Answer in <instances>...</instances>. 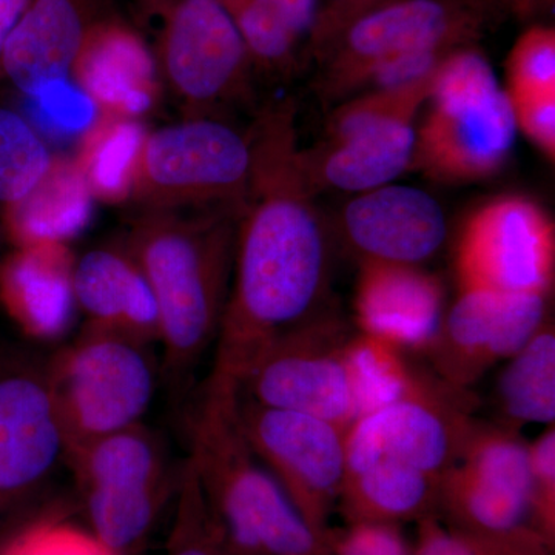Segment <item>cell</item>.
Returning <instances> with one entry per match:
<instances>
[{
	"mask_svg": "<svg viewBox=\"0 0 555 555\" xmlns=\"http://www.w3.org/2000/svg\"><path fill=\"white\" fill-rule=\"evenodd\" d=\"M248 138L250 181L210 374L240 386L272 343L326 309L332 262L294 105L281 102L262 112Z\"/></svg>",
	"mask_w": 555,
	"mask_h": 555,
	"instance_id": "1",
	"label": "cell"
},
{
	"mask_svg": "<svg viewBox=\"0 0 555 555\" xmlns=\"http://www.w3.org/2000/svg\"><path fill=\"white\" fill-rule=\"evenodd\" d=\"M238 210L139 211L126 250L159 309L164 367L181 382L217 341L232 281Z\"/></svg>",
	"mask_w": 555,
	"mask_h": 555,
	"instance_id": "2",
	"label": "cell"
},
{
	"mask_svg": "<svg viewBox=\"0 0 555 555\" xmlns=\"http://www.w3.org/2000/svg\"><path fill=\"white\" fill-rule=\"evenodd\" d=\"M241 386L208 377L192 420L201 488L236 555H328L332 537L313 531L259 462L241 423Z\"/></svg>",
	"mask_w": 555,
	"mask_h": 555,
	"instance_id": "3",
	"label": "cell"
},
{
	"mask_svg": "<svg viewBox=\"0 0 555 555\" xmlns=\"http://www.w3.org/2000/svg\"><path fill=\"white\" fill-rule=\"evenodd\" d=\"M427 102L415 129L411 170L441 184H469L505 169L516 122L506 91L477 43L441 62Z\"/></svg>",
	"mask_w": 555,
	"mask_h": 555,
	"instance_id": "4",
	"label": "cell"
},
{
	"mask_svg": "<svg viewBox=\"0 0 555 555\" xmlns=\"http://www.w3.org/2000/svg\"><path fill=\"white\" fill-rule=\"evenodd\" d=\"M158 21L156 68L184 119H221L250 100L255 65L221 0H138Z\"/></svg>",
	"mask_w": 555,
	"mask_h": 555,
	"instance_id": "5",
	"label": "cell"
},
{
	"mask_svg": "<svg viewBox=\"0 0 555 555\" xmlns=\"http://www.w3.org/2000/svg\"><path fill=\"white\" fill-rule=\"evenodd\" d=\"M145 343L87 324L43 367L65 449L139 425L155 396Z\"/></svg>",
	"mask_w": 555,
	"mask_h": 555,
	"instance_id": "6",
	"label": "cell"
},
{
	"mask_svg": "<svg viewBox=\"0 0 555 555\" xmlns=\"http://www.w3.org/2000/svg\"><path fill=\"white\" fill-rule=\"evenodd\" d=\"M250 171L248 134L222 119H184L145 134L130 199L139 211H241Z\"/></svg>",
	"mask_w": 555,
	"mask_h": 555,
	"instance_id": "7",
	"label": "cell"
},
{
	"mask_svg": "<svg viewBox=\"0 0 555 555\" xmlns=\"http://www.w3.org/2000/svg\"><path fill=\"white\" fill-rule=\"evenodd\" d=\"M502 14L494 0H392L352 22L317 57L321 100H349L375 65L397 54L474 46Z\"/></svg>",
	"mask_w": 555,
	"mask_h": 555,
	"instance_id": "8",
	"label": "cell"
},
{
	"mask_svg": "<svg viewBox=\"0 0 555 555\" xmlns=\"http://www.w3.org/2000/svg\"><path fill=\"white\" fill-rule=\"evenodd\" d=\"M429 78L396 87L363 91L343 101L327 124L326 138L302 150L310 184L361 193L390 184L411 170L415 120L433 90Z\"/></svg>",
	"mask_w": 555,
	"mask_h": 555,
	"instance_id": "9",
	"label": "cell"
},
{
	"mask_svg": "<svg viewBox=\"0 0 555 555\" xmlns=\"http://www.w3.org/2000/svg\"><path fill=\"white\" fill-rule=\"evenodd\" d=\"M352 334L334 310H321L269 346L243 379L241 397L349 429L360 418L347 366Z\"/></svg>",
	"mask_w": 555,
	"mask_h": 555,
	"instance_id": "10",
	"label": "cell"
},
{
	"mask_svg": "<svg viewBox=\"0 0 555 555\" xmlns=\"http://www.w3.org/2000/svg\"><path fill=\"white\" fill-rule=\"evenodd\" d=\"M459 288L551 297L555 225L545 208L521 195L477 207L460 229L454 251Z\"/></svg>",
	"mask_w": 555,
	"mask_h": 555,
	"instance_id": "11",
	"label": "cell"
},
{
	"mask_svg": "<svg viewBox=\"0 0 555 555\" xmlns=\"http://www.w3.org/2000/svg\"><path fill=\"white\" fill-rule=\"evenodd\" d=\"M241 423L259 462L310 528L332 537L346 473V429L318 418L261 406L241 397Z\"/></svg>",
	"mask_w": 555,
	"mask_h": 555,
	"instance_id": "12",
	"label": "cell"
},
{
	"mask_svg": "<svg viewBox=\"0 0 555 555\" xmlns=\"http://www.w3.org/2000/svg\"><path fill=\"white\" fill-rule=\"evenodd\" d=\"M531 460L520 430L474 420L438 486L437 516L469 531L531 528Z\"/></svg>",
	"mask_w": 555,
	"mask_h": 555,
	"instance_id": "13",
	"label": "cell"
},
{
	"mask_svg": "<svg viewBox=\"0 0 555 555\" xmlns=\"http://www.w3.org/2000/svg\"><path fill=\"white\" fill-rule=\"evenodd\" d=\"M470 396L423 374L406 397L361 416L346 430V463L390 460L440 480L476 420Z\"/></svg>",
	"mask_w": 555,
	"mask_h": 555,
	"instance_id": "14",
	"label": "cell"
},
{
	"mask_svg": "<svg viewBox=\"0 0 555 555\" xmlns=\"http://www.w3.org/2000/svg\"><path fill=\"white\" fill-rule=\"evenodd\" d=\"M547 299L546 295L459 288L425 352L433 374L454 389L469 390L535 334L547 318Z\"/></svg>",
	"mask_w": 555,
	"mask_h": 555,
	"instance_id": "15",
	"label": "cell"
},
{
	"mask_svg": "<svg viewBox=\"0 0 555 555\" xmlns=\"http://www.w3.org/2000/svg\"><path fill=\"white\" fill-rule=\"evenodd\" d=\"M65 454L46 374L14 364L0 371V517L27 499Z\"/></svg>",
	"mask_w": 555,
	"mask_h": 555,
	"instance_id": "16",
	"label": "cell"
},
{
	"mask_svg": "<svg viewBox=\"0 0 555 555\" xmlns=\"http://www.w3.org/2000/svg\"><path fill=\"white\" fill-rule=\"evenodd\" d=\"M341 233L360 261L422 268L447 243L448 222L425 190L387 184L357 193L346 204Z\"/></svg>",
	"mask_w": 555,
	"mask_h": 555,
	"instance_id": "17",
	"label": "cell"
},
{
	"mask_svg": "<svg viewBox=\"0 0 555 555\" xmlns=\"http://www.w3.org/2000/svg\"><path fill=\"white\" fill-rule=\"evenodd\" d=\"M353 310L357 331L425 353L443 320L444 291L420 266L360 261Z\"/></svg>",
	"mask_w": 555,
	"mask_h": 555,
	"instance_id": "18",
	"label": "cell"
},
{
	"mask_svg": "<svg viewBox=\"0 0 555 555\" xmlns=\"http://www.w3.org/2000/svg\"><path fill=\"white\" fill-rule=\"evenodd\" d=\"M101 17L94 0H30L3 46L0 76L28 100L72 80L83 40Z\"/></svg>",
	"mask_w": 555,
	"mask_h": 555,
	"instance_id": "19",
	"label": "cell"
},
{
	"mask_svg": "<svg viewBox=\"0 0 555 555\" xmlns=\"http://www.w3.org/2000/svg\"><path fill=\"white\" fill-rule=\"evenodd\" d=\"M72 80L102 115L138 119L159 98L155 56L124 22L101 17L83 40Z\"/></svg>",
	"mask_w": 555,
	"mask_h": 555,
	"instance_id": "20",
	"label": "cell"
},
{
	"mask_svg": "<svg viewBox=\"0 0 555 555\" xmlns=\"http://www.w3.org/2000/svg\"><path fill=\"white\" fill-rule=\"evenodd\" d=\"M75 264L68 244L60 243L14 247L0 262V305L28 337L51 341L72 326Z\"/></svg>",
	"mask_w": 555,
	"mask_h": 555,
	"instance_id": "21",
	"label": "cell"
},
{
	"mask_svg": "<svg viewBox=\"0 0 555 555\" xmlns=\"http://www.w3.org/2000/svg\"><path fill=\"white\" fill-rule=\"evenodd\" d=\"M76 305L90 326L141 343L159 339V309L138 262L126 248H94L75 264Z\"/></svg>",
	"mask_w": 555,
	"mask_h": 555,
	"instance_id": "22",
	"label": "cell"
},
{
	"mask_svg": "<svg viewBox=\"0 0 555 555\" xmlns=\"http://www.w3.org/2000/svg\"><path fill=\"white\" fill-rule=\"evenodd\" d=\"M440 480L390 460L346 463L338 513L347 525L401 528L437 514Z\"/></svg>",
	"mask_w": 555,
	"mask_h": 555,
	"instance_id": "23",
	"label": "cell"
},
{
	"mask_svg": "<svg viewBox=\"0 0 555 555\" xmlns=\"http://www.w3.org/2000/svg\"><path fill=\"white\" fill-rule=\"evenodd\" d=\"M93 195L75 159L54 158L46 178L13 206L2 208V224L14 247L68 244L89 225Z\"/></svg>",
	"mask_w": 555,
	"mask_h": 555,
	"instance_id": "24",
	"label": "cell"
},
{
	"mask_svg": "<svg viewBox=\"0 0 555 555\" xmlns=\"http://www.w3.org/2000/svg\"><path fill=\"white\" fill-rule=\"evenodd\" d=\"M80 492L170 486L158 441L141 425L91 438L65 449Z\"/></svg>",
	"mask_w": 555,
	"mask_h": 555,
	"instance_id": "25",
	"label": "cell"
},
{
	"mask_svg": "<svg viewBox=\"0 0 555 555\" xmlns=\"http://www.w3.org/2000/svg\"><path fill=\"white\" fill-rule=\"evenodd\" d=\"M496 423L521 430L555 423V328L550 317L506 361L495 387Z\"/></svg>",
	"mask_w": 555,
	"mask_h": 555,
	"instance_id": "26",
	"label": "cell"
},
{
	"mask_svg": "<svg viewBox=\"0 0 555 555\" xmlns=\"http://www.w3.org/2000/svg\"><path fill=\"white\" fill-rule=\"evenodd\" d=\"M145 134L138 119L102 113L80 134L75 160L94 199L112 204L130 199Z\"/></svg>",
	"mask_w": 555,
	"mask_h": 555,
	"instance_id": "27",
	"label": "cell"
},
{
	"mask_svg": "<svg viewBox=\"0 0 555 555\" xmlns=\"http://www.w3.org/2000/svg\"><path fill=\"white\" fill-rule=\"evenodd\" d=\"M347 366L360 418L406 397L423 375L409 364L406 352L360 331L347 343Z\"/></svg>",
	"mask_w": 555,
	"mask_h": 555,
	"instance_id": "28",
	"label": "cell"
},
{
	"mask_svg": "<svg viewBox=\"0 0 555 555\" xmlns=\"http://www.w3.org/2000/svg\"><path fill=\"white\" fill-rule=\"evenodd\" d=\"M170 492V486L82 491L91 534L124 555L147 534Z\"/></svg>",
	"mask_w": 555,
	"mask_h": 555,
	"instance_id": "29",
	"label": "cell"
},
{
	"mask_svg": "<svg viewBox=\"0 0 555 555\" xmlns=\"http://www.w3.org/2000/svg\"><path fill=\"white\" fill-rule=\"evenodd\" d=\"M53 163V153L30 120L16 109L0 107V207L24 199Z\"/></svg>",
	"mask_w": 555,
	"mask_h": 555,
	"instance_id": "30",
	"label": "cell"
},
{
	"mask_svg": "<svg viewBox=\"0 0 555 555\" xmlns=\"http://www.w3.org/2000/svg\"><path fill=\"white\" fill-rule=\"evenodd\" d=\"M414 555H554V546L532 528L469 531L444 524L437 514L416 521Z\"/></svg>",
	"mask_w": 555,
	"mask_h": 555,
	"instance_id": "31",
	"label": "cell"
},
{
	"mask_svg": "<svg viewBox=\"0 0 555 555\" xmlns=\"http://www.w3.org/2000/svg\"><path fill=\"white\" fill-rule=\"evenodd\" d=\"M167 555H236L208 506L190 460L181 470Z\"/></svg>",
	"mask_w": 555,
	"mask_h": 555,
	"instance_id": "32",
	"label": "cell"
},
{
	"mask_svg": "<svg viewBox=\"0 0 555 555\" xmlns=\"http://www.w3.org/2000/svg\"><path fill=\"white\" fill-rule=\"evenodd\" d=\"M506 94L555 93V28L534 24L526 28L506 60Z\"/></svg>",
	"mask_w": 555,
	"mask_h": 555,
	"instance_id": "33",
	"label": "cell"
},
{
	"mask_svg": "<svg viewBox=\"0 0 555 555\" xmlns=\"http://www.w3.org/2000/svg\"><path fill=\"white\" fill-rule=\"evenodd\" d=\"M0 555H119L91 532L65 524L60 518H43L16 532L0 546Z\"/></svg>",
	"mask_w": 555,
	"mask_h": 555,
	"instance_id": "34",
	"label": "cell"
},
{
	"mask_svg": "<svg viewBox=\"0 0 555 555\" xmlns=\"http://www.w3.org/2000/svg\"><path fill=\"white\" fill-rule=\"evenodd\" d=\"M531 528L555 547V427L529 443Z\"/></svg>",
	"mask_w": 555,
	"mask_h": 555,
	"instance_id": "35",
	"label": "cell"
},
{
	"mask_svg": "<svg viewBox=\"0 0 555 555\" xmlns=\"http://www.w3.org/2000/svg\"><path fill=\"white\" fill-rule=\"evenodd\" d=\"M30 101L47 126L65 134L78 133L80 137L100 115L93 102L73 80L47 87Z\"/></svg>",
	"mask_w": 555,
	"mask_h": 555,
	"instance_id": "36",
	"label": "cell"
},
{
	"mask_svg": "<svg viewBox=\"0 0 555 555\" xmlns=\"http://www.w3.org/2000/svg\"><path fill=\"white\" fill-rule=\"evenodd\" d=\"M328 555H414L398 526L347 525L334 531Z\"/></svg>",
	"mask_w": 555,
	"mask_h": 555,
	"instance_id": "37",
	"label": "cell"
},
{
	"mask_svg": "<svg viewBox=\"0 0 555 555\" xmlns=\"http://www.w3.org/2000/svg\"><path fill=\"white\" fill-rule=\"evenodd\" d=\"M517 131H521L539 152L555 159V93L507 96Z\"/></svg>",
	"mask_w": 555,
	"mask_h": 555,
	"instance_id": "38",
	"label": "cell"
},
{
	"mask_svg": "<svg viewBox=\"0 0 555 555\" xmlns=\"http://www.w3.org/2000/svg\"><path fill=\"white\" fill-rule=\"evenodd\" d=\"M389 2L392 0H326L321 5L315 30L310 36V56L317 60L352 22Z\"/></svg>",
	"mask_w": 555,
	"mask_h": 555,
	"instance_id": "39",
	"label": "cell"
},
{
	"mask_svg": "<svg viewBox=\"0 0 555 555\" xmlns=\"http://www.w3.org/2000/svg\"><path fill=\"white\" fill-rule=\"evenodd\" d=\"M281 22L294 33L308 49L310 36L315 30L321 0H261Z\"/></svg>",
	"mask_w": 555,
	"mask_h": 555,
	"instance_id": "40",
	"label": "cell"
},
{
	"mask_svg": "<svg viewBox=\"0 0 555 555\" xmlns=\"http://www.w3.org/2000/svg\"><path fill=\"white\" fill-rule=\"evenodd\" d=\"M28 3L30 0H0V54H2L3 46H5L11 30L20 21L21 14L27 9Z\"/></svg>",
	"mask_w": 555,
	"mask_h": 555,
	"instance_id": "41",
	"label": "cell"
},
{
	"mask_svg": "<svg viewBox=\"0 0 555 555\" xmlns=\"http://www.w3.org/2000/svg\"><path fill=\"white\" fill-rule=\"evenodd\" d=\"M505 13L514 14L518 20L528 21L535 17L534 0H494Z\"/></svg>",
	"mask_w": 555,
	"mask_h": 555,
	"instance_id": "42",
	"label": "cell"
},
{
	"mask_svg": "<svg viewBox=\"0 0 555 555\" xmlns=\"http://www.w3.org/2000/svg\"><path fill=\"white\" fill-rule=\"evenodd\" d=\"M555 0H534L535 16L537 14L547 13L554 9Z\"/></svg>",
	"mask_w": 555,
	"mask_h": 555,
	"instance_id": "43",
	"label": "cell"
}]
</instances>
